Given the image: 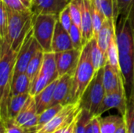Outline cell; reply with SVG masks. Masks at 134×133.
I'll list each match as a JSON object with an SVG mask.
<instances>
[{
	"label": "cell",
	"instance_id": "cell-1",
	"mask_svg": "<svg viewBox=\"0 0 134 133\" xmlns=\"http://www.w3.org/2000/svg\"><path fill=\"white\" fill-rule=\"evenodd\" d=\"M16 56L17 53L13 51L7 41L0 39V122L9 118L8 105Z\"/></svg>",
	"mask_w": 134,
	"mask_h": 133
},
{
	"label": "cell",
	"instance_id": "cell-2",
	"mask_svg": "<svg viewBox=\"0 0 134 133\" xmlns=\"http://www.w3.org/2000/svg\"><path fill=\"white\" fill-rule=\"evenodd\" d=\"M8 32L5 39L13 51L18 53L26 37L32 30L35 13L32 9L26 11L8 9Z\"/></svg>",
	"mask_w": 134,
	"mask_h": 133
},
{
	"label": "cell",
	"instance_id": "cell-3",
	"mask_svg": "<svg viewBox=\"0 0 134 133\" xmlns=\"http://www.w3.org/2000/svg\"><path fill=\"white\" fill-rule=\"evenodd\" d=\"M96 71L91 60V41L87 42L81 53L80 60L73 75L72 88L70 103H79L80 100L90 82L95 75Z\"/></svg>",
	"mask_w": 134,
	"mask_h": 133
},
{
	"label": "cell",
	"instance_id": "cell-4",
	"mask_svg": "<svg viewBox=\"0 0 134 133\" xmlns=\"http://www.w3.org/2000/svg\"><path fill=\"white\" fill-rule=\"evenodd\" d=\"M58 21L56 14H35L33 20V34L44 53L52 52V40Z\"/></svg>",
	"mask_w": 134,
	"mask_h": 133
},
{
	"label": "cell",
	"instance_id": "cell-5",
	"mask_svg": "<svg viewBox=\"0 0 134 133\" xmlns=\"http://www.w3.org/2000/svg\"><path fill=\"white\" fill-rule=\"evenodd\" d=\"M104 68L96 71L93 80L86 87L81 100V108L87 110L92 115H97L105 95L103 82Z\"/></svg>",
	"mask_w": 134,
	"mask_h": 133
},
{
	"label": "cell",
	"instance_id": "cell-6",
	"mask_svg": "<svg viewBox=\"0 0 134 133\" xmlns=\"http://www.w3.org/2000/svg\"><path fill=\"white\" fill-rule=\"evenodd\" d=\"M59 78L55 53H44L42 67L36 78L31 83L29 94L32 96H35L46 86Z\"/></svg>",
	"mask_w": 134,
	"mask_h": 133
},
{
	"label": "cell",
	"instance_id": "cell-7",
	"mask_svg": "<svg viewBox=\"0 0 134 133\" xmlns=\"http://www.w3.org/2000/svg\"><path fill=\"white\" fill-rule=\"evenodd\" d=\"M80 110V102L64 105L57 115L36 133H55L61 130L75 119Z\"/></svg>",
	"mask_w": 134,
	"mask_h": 133
},
{
	"label": "cell",
	"instance_id": "cell-8",
	"mask_svg": "<svg viewBox=\"0 0 134 133\" xmlns=\"http://www.w3.org/2000/svg\"><path fill=\"white\" fill-rule=\"evenodd\" d=\"M40 49H42L34 37L33 31L31 30L26 37L22 46L17 53L14 67V74L26 72L29 62L35 56V54Z\"/></svg>",
	"mask_w": 134,
	"mask_h": 133
},
{
	"label": "cell",
	"instance_id": "cell-9",
	"mask_svg": "<svg viewBox=\"0 0 134 133\" xmlns=\"http://www.w3.org/2000/svg\"><path fill=\"white\" fill-rule=\"evenodd\" d=\"M82 50L72 49L68 51L56 53V62L59 76L64 74L74 75L79 64Z\"/></svg>",
	"mask_w": 134,
	"mask_h": 133
},
{
	"label": "cell",
	"instance_id": "cell-10",
	"mask_svg": "<svg viewBox=\"0 0 134 133\" xmlns=\"http://www.w3.org/2000/svg\"><path fill=\"white\" fill-rule=\"evenodd\" d=\"M38 120V114L37 111L35 97L29 96L23 108L15 118L16 122L25 129L29 133L35 127Z\"/></svg>",
	"mask_w": 134,
	"mask_h": 133
},
{
	"label": "cell",
	"instance_id": "cell-11",
	"mask_svg": "<svg viewBox=\"0 0 134 133\" xmlns=\"http://www.w3.org/2000/svg\"><path fill=\"white\" fill-rule=\"evenodd\" d=\"M126 107L127 97L125 89L105 93L97 115L101 116L102 114L108 110L116 108L121 113V114L124 116L126 111Z\"/></svg>",
	"mask_w": 134,
	"mask_h": 133
},
{
	"label": "cell",
	"instance_id": "cell-12",
	"mask_svg": "<svg viewBox=\"0 0 134 133\" xmlns=\"http://www.w3.org/2000/svg\"><path fill=\"white\" fill-rule=\"evenodd\" d=\"M72 80L73 76L71 74H64L59 78L58 82L54 90L53 97L50 107L57 104L66 105L68 103H70Z\"/></svg>",
	"mask_w": 134,
	"mask_h": 133
},
{
	"label": "cell",
	"instance_id": "cell-13",
	"mask_svg": "<svg viewBox=\"0 0 134 133\" xmlns=\"http://www.w3.org/2000/svg\"><path fill=\"white\" fill-rule=\"evenodd\" d=\"M103 82L105 93L125 89L120 69L112 67L108 63L104 67Z\"/></svg>",
	"mask_w": 134,
	"mask_h": 133
},
{
	"label": "cell",
	"instance_id": "cell-14",
	"mask_svg": "<svg viewBox=\"0 0 134 133\" xmlns=\"http://www.w3.org/2000/svg\"><path fill=\"white\" fill-rule=\"evenodd\" d=\"M70 2L71 0H32L31 9L35 14L59 15Z\"/></svg>",
	"mask_w": 134,
	"mask_h": 133
},
{
	"label": "cell",
	"instance_id": "cell-15",
	"mask_svg": "<svg viewBox=\"0 0 134 133\" xmlns=\"http://www.w3.org/2000/svg\"><path fill=\"white\" fill-rule=\"evenodd\" d=\"M81 5V30L83 42L86 45L94 37L91 14V0H80Z\"/></svg>",
	"mask_w": 134,
	"mask_h": 133
},
{
	"label": "cell",
	"instance_id": "cell-16",
	"mask_svg": "<svg viewBox=\"0 0 134 133\" xmlns=\"http://www.w3.org/2000/svg\"><path fill=\"white\" fill-rule=\"evenodd\" d=\"M74 49L69 32L66 31L57 21L52 40V52L60 53Z\"/></svg>",
	"mask_w": 134,
	"mask_h": 133
},
{
	"label": "cell",
	"instance_id": "cell-17",
	"mask_svg": "<svg viewBox=\"0 0 134 133\" xmlns=\"http://www.w3.org/2000/svg\"><path fill=\"white\" fill-rule=\"evenodd\" d=\"M115 26L116 21L115 20L105 19L100 30L95 36L99 47L106 53V55L111 39L115 32Z\"/></svg>",
	"mask_w": 134,
	"mask_h": 133
},
{
	"label": "cell",
	"instance_id": "cell-18",
	"mask_svg": "<svg viewBox=\"0 0 134 133\" xmlns=\"http://www.w3.org/2000/svg\"><path fill=\"white\" fill-rule=\"evenodd\" d=\"M58 80L59 78L53 82L51 84L46 86L43 90H42L38 94L34 96L35 103H36L37 111L38 114L43 112L44 111H46L47 108L50 107L53 97L54 90L58 82Z\"/></svg>",
	"mask_w": 134,
	"mask_h": 133
},
{
	"label": "cell",
	"instance_id": "cell-19",
	"mask_svg": "<svg viewBox=\"0 0 134 133\" xmlns=\"http://www.w3.org/2000/svg\"><path fill=\"white\" fill-rule=\"evenodd\" d=\"M30 86L31 80L26 72L13 74L11 86V96L29 93Z\"/></svg>",
	"mask_w": 134,
	"mask_h": 133
},
{
	"label": "cell",
	"instance_id": "cell-20",
	"mask_svg": "<svg viewBox=\"0 0 134 133\" xmlns=\"http://www.w3.org/2000/svg\"><path fill=\"white\" fill-rule=\"evenodd\" d=\"M93 2L106 19L117 21L120 16L117 0H93Z\"/></svg>",
	"mask_w": 134,
	"mask_h": 133
},
{
	"label": "cell",
	"instance_id": "cell-21",
	"mask_svg": "<svg viewBox=\"0 0 134 133\" xmlns=\"http://www.w3.org/2000/svg\"><path fill=\"white\" fill-rule=\"evenodd\" d=\"M91 60L96 71L104 68L108 63L107 55L99 47L97 42V38L95 36L91 40Z\"/></svg>",
	"mask_w": 134,
	"mask_h": 133
},
{
	"label": "cell",
	"instance_id": "cell-22",
	"mask_svg": "<svg viewBox=\"0 0 134 133\" xmlns=\"http://www.w3.org/2000/svg\"><path fill=\"white\" fill-rule=\"evenodd\" d=\"M124 117L119 115H109L105 118L100 117L101 133H115L123 123Z\"/></svg>",
	"mask_w": 134,
	"mask_h": 133
},
{
	"label": "cell",
	"instance_id": "cell-23",
	"mask_svg": "<svg viewBox=\"0 0 134 133\" xmlns=\"http://www.w3.org/2000/svg\"><path fill=\"white\" fill-rule=\"evenodd\" d=\"M30 94L29 93H24L20 95L11 96L9 101L8 105V114L9 118L15 119L21 109L23 108L24 105L25 104L27 100L28 99Z\"/></svg>",
	"mask_w": 134,
	"mask_h": 133
},
{
	"label": "cell",
	"instance_id": "cell-24",
	"mask_svg": "<svg viewBox=\"0 0 134 133\" xmlns=\"http://www.w3.org/2000/svg\"><path fill=\"white\" fill-rule=\"evenodd\" d=\"M64 105L57 104L47 108L46 111L38 114V120L35 127L31 130V133H36L39 129H41L44 125H46L55 115H57Z\"/></svg>",
	"mask_w": 134,
	"mask_h": 133
},
{
	"label": "cell",
	"instance_id": "cell-25",
	"mask_svg": "<svg viewBox=\"0 0 134 133\" xmlns=\"http://www.w3.org/2000/svg\"><path fill=\"white\" fill-rule=\"evenodd\" d=\"M43 58H44V51L42 49H40L35 54V56L32 57V59L28 63L26 70V74L29 77L31 80V83L33 82V80L36 78V76L39 73L42 65Z\"/></svg>",
	"mask_w": 134,
	"mask_h": 133
},
{
	"label": "cell",
	"instance_id": "cell-26",
	"mask_svg": "<svg viewBox=\"0 0 134 133\" xmlns=\"http://www.w3.org/2000/svg\"><path fill=\"white\" fill-rule=\"evenodd\" d=\"M107 58H108V63L111 65L112 67L120 69L119 67V49L117 45L116 42V35L115 32L113 34L108 51H107Z\"/></svg>",
	"mask_w": 134,
	"mask_h": 133
},
{
	"label": "cell",
	"instance_id": "cell-27",
	"mask_svg": "<svg viewBox=\"0 0 134 133\" xmlns=\"http://www.w3.org/2000/svg\"><path fill=\"white\" fill-rule=\"evenodd\" d=\"M91 14H92V22H93L94 36H96L98 34L99 31L100 30L106 18L104 15L102 13V12L96 5L93 0H91Z\"/></svg>",
	"mask_w": 134,
	"mask_h": 133
},
{
	"label": "cell",
	"instance_id": "cell-28",
	"mask_svg": "<svg viewBox=\"0 0 134 133\" xmlns=\"http://www.w3.org/2000/svg\"><path fill=\"white\" fill-rule=\"evenodd\" d=\"M93 115L87 110L81 108L76 117V130L75 133H86L87 125Z\"/></svg>",
	"mask_w": 134,
	"mask_h": 133
},
{
	"label": "cell",
	"instance_id": "cell-29",
	"mask_svg": "<svg viewBox=\"0 0 134 133\" xmlns=\"http://www.w3.org/2000/svg\"><path fill=\"white\" fill-rule=\"evenodd\" d=\"M68 32H69V35H70L72 45L74 46V49L82 50L85 45L83 42V37H82L81 27L73 23Z\"/></svg>",
	"mask_w": 134,
	"mask_h": 133
},
{
	"label": "cell",
	"instance_id": "cell-30",
	"mask_svg": "<svg viewBox=\"0 0 134 133\" xmlns=\"http://www.w3.org/2000/svg\"><path fill=\"white\" fill-rule=\"evenodd\" d=\"M126 124L127 133H134V97L127 100V107L123 116Z\"/></svg>",
	"mask_w": 134,
	"mask_h": 133
},
{
	"label": "cell",
	"instance_id": "cell-31",
	"mask_svg": "<svg viewBox=\"0 0 134 133\" xmlns=\"http://www.w3.org/2000/svg\"><path fill=\"white\" fill-rule=\"evenodd\" d=\"M9 13L6 6L0 2V39L6 37L8 32Z\"/></svg>",
	"mask_w": 134,
	"mask_h": 133
},
{
	"label": "cell",
	"instance_id": "cell-32",
	"mask_svg": "<svg viewBox=\"0 0 134 133\" xmlns=\"http://www.w3.org/2000/svg\"><path fill=\"white\" fill-rule=\"evenodd\" d=\"M0 125H3L5 133H29L25 129L18 125L13 118H9L3 122H0Z\"/></svg>",
	"mask_w": 134,
	"mask_h": 133
},
{
	"label": "cell",
	"instance_id": "cell-33",
	"mask_svg": "<svg viewBox=\"0 0 134 133\" xmlns=\"http://www.w3.org/2000/svg\"><path fill=\"white\" fill-rule=\"evenodd\" d=\"M8 9L13 11H26L31 9L25 0H1Z\"/></svg>",
	"mask_w": 134,
	"mask_h": 133
},
{
	"label": "cell",
	"instance_id": "cell-34",
	"mask_svg": "<svg viewBox=\"0 0 134 133\" xmlns=\"http://www.w3.org/2000/svg\"><path fill=\"white\" fill-rule=\"evenodd\" d=\"M58 20L62 27L68 31L71 29V25L73 24L72 18L71 16L69 5H68L58 15Z\"/></svg>",
	"mask_w": 134,
	"mask_h": 133
},
{
	"label": "cell",
	"instance_id": "cell-35",
	"mask_svg": "<svg viewBox=\"0 0 134 133\" xmlns=\"http://www.w3.org/2000/svg\"><path fill=\"white\" fill-rule=\"evenodd\" d=\"M100 117L98 115H93L92 117L87 125L86 133H101Z\"/></svg>",
	"mask_w": 134,
	"mask_h": 133
},
{
	"label": "cell",
	"instance_id": "cell-36",
	"mask_svg": "<svg viewBox=\"0 0 134 133\" xmlns=\"http://www.w3.org/2000/svg\"><path fill=\"white\" fill-rule=\"evenodd\" d=\"M119 10V15H124L126 14L132 7L134 3V0H117Z\"/></svg>",
	"mask_w": 134,
	"mask_h": 133
},
{
	"label": "cell",
	"instance_id": "cell-37",
	"mask_svg": "<svg viewBox=\"0 0 134 133\" xmlns=\"http://www.w3.org/2000/svg\"><path fill=\"white\" fill-rule=\"evenodd\" d=\"M76 117L75 118V119L71 123H69L67 126H65L64 129L60 130V133H75V130H76V121H77L76 120Z\"/></svg>",
	"mask_w": 134,
	"mask_h": 133
},
{
	"label": "cell",
	"instance_id": "cell-38",
	"mask_svg": "<svg viewBox=\"0 0 134 133\" xmlns=\"http://www.w3.org/2000/svg\"><path fill=\"white\" fill-rule=\"evenodd\" d=\"M115 133H127V128H126V124L125 120Z\"/></svg>",
	"mask_w": 134,
	"mask_h": 133
},
{
	"label": "cell",
	"instance_id": "cell-39",
	"mask_svg": "<svg viewBox=\"0 0 134 133\" xmlns=\"http://www.w3.org/2000/svg\"><path fill=\"white\" fill-rule=\"evenodd\" d=\"M0 133H5V129L3 127V125H0Z\"/></svg>",
	"mask_w": 134,
	"mask_h": 133
},
{
	"label": "cell",
	"instance_id": "cell-40",
	"mask_svg": "<svg viewBox=\"0 0 134 133\" xmlns=\"http://www.w3.org/2000/svg\"><path fill=\"white\" fill-rule=\"evenodd\" d=\"M26 1V2L29 5V6L31 8V6H32V5H31V2H32V0H25Z\"/></svg>",
	"mask_w": 134,
	"mask_h": 133
},
{
	"label": "cell",
	"instance_id": "cell-41",
	"mask_svg": "<svg viewBox=\"0 0 134 133\" xmlns=\"http://www.w3.org/2000/svg\"><path fill=\"white\" fill-rule=\"evenodd\" d=\"M55 133H60V131H58V132H55Z\"/></svg>",
	"mask_w": 134,
	"mask_h": 133
}]
</instances>
